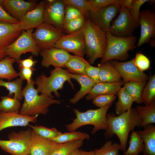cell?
Returning a JSON list of instances; mask_svg holds the SVG:
<instances>
[{
    "label": "cell",
    "mask_w": 155,
    "mask_h": 155,
    "mask_svg": "<svg viewBox=\"0 0 155 155\" xmlns=\"http://www.w3.org/2000/svg\"><path fill=\"white\" fill-rule=\"evenodd\" d=\"M106 117L108 128L104 134L105 138L108 139L116 135L120 141V150L125 151L130 132L141 127L142 120L135 108L131 107L118 116L114 113L106 114Z\"/></svg>",
    "instance_id": "6da1fadb"
},
{
    "label": "cell",
    "mask_w": 155,
    "mask_h": 155,
    "mask_svg": "<svg viewBox=\"0 0 155 155\" xmlns=\"http://www.w3.org/2000/svg\"><path fill=\"white\" fill-rule=\"evenodd\" d=\"M34 84L32 79L27 82L22 90L24 100L19 111L21 114L30 116L46 115L48 112L49 106L61 103L60 100L51 98L45 94L39 95L37 90L34 87Z\"/></svg>",
    "instance_id": "7a4b0ae2"
},
{
    "label": "cell",
    "mask_w": 155,
    "mask_h": 155,
    "mask_svg": "<svg viewBox=\"0 0 155 155\" xmlns=\"http://www.w3.org/2000/svg\"><path fill=\"white\" fill-rule=\"evenodd\" d=\"M83 30L85 53L88 62L92 65L97 59L102 58L104 55L107 45L105 32L89 19H86Z\"/></svg>",
    "instance_id": "3957f363"
},
{
    "label": "cell",
    "mask_w": 155,
    "mask_h": 155,
    "mask_svg": "<svg viewBox=\"0 0 155 155\" xmlns=\"http://www.w3.org/2000/svg\"><path fill=\"white\" fill-rule=\"evenodd\" d=\"M112 104L97 109L88 110L84 112H81L77 109H74L76 117L71 123L65 125L66 129L71 132L84 125H91L94 126L91 132L92 135L100 129L106 130L108 128L106 113Z\"/></svg>",
    "instance_id": "277c9868"
},
{
    "label": "cell",
    "mask_w": 155,
    "mask_h": 155,
    "mask_svg": "<svg viewBox=\"0 0 155 155\" xmlns=\"http://www.w3.org/2000/svg\"><path fill=\"white\" fill-rule=\"evenodd\" d=\"M50 75L47 77L44 73L39 75L35 79L34 83L37 86L38 92L45 94L50 98H53L51 93H54L55 96L59 97L58 90L62 89L65 82H67L73 89L74 85L71 81L70 73L62 68L55 67L50 72Z\"/></svg>",
    "instance_id": "5b68a950"
},
{
    "label": "cell",
    "mask_w": 155,
    "mask_h": 155,
    "mask_svg": "<svg viewBox=\"0 0 155 155\" xmlns=\"http://www.w3.org/2000/svg\"><path fill=\"white\" fill-rule=\"evenodd\" d=\"M107 40L106 50L100 63L112 60L124 62L129 56L128 52L135 47L136 38L135 36L126 37L114 36L108 31L105 32Z\"/></svg>",
    "instance_id": "8992f818"
},
{
    "label": "cell",
    "mask_w": 155,
    "mask_h": 155,
    "mask_svg": "<svg viewBox=\"0 0 155 155\" xmlns=\"http://www.w3.org/2000/svg\"><path fill=\"white\" fill-rule=\"evenodd\" d=\"M31 129L12 132L8 135V140H0V148L11 155L29 154Z\"/></svg>",
    "instance_id": "52a82bcc"
},
{
    "label": "cell",
    "mask_w": 155,
    "mask_h": 155,
    "mask_svg": "<svg viewBox=\"0 0 155 155\" xmlns=\"http://www.w3.org/2000/svg\"><path fill=\"white\" fill-rule=\"evenodd\" d=\"M33 30H23L21 35L8 47L6 57L14 59L17 62L21 59V55L24 53L30 52L34 56L38 55L41 50L33 38Z\"/></svg>",
    "instance_id": "ba28073f"
},
{
    "label": "cell",
    "mask_w": 155,
    "mask_h": 155,
    "mask_svg": "<svg viewBox=\"0 0 155 155\" xmlns=\"http://www.w3.org/2000/svg\"><path fill=\"white\" fill-rule=\"evenodd\" d=\"M36 28L32 35L41 50L54 47L63 34L62 29L44 22Z\"/></svg>",
    "instance_id": "9c48e42d"
},
{
    "label": "cell",
    "mask_w": 155,
    "mask_h": 155,
    "mask_svg": "<svg viewBox=\"0 0 155 155\" xmlns=\"http://www.w3.org/2000/svg\"><path fill=\"white\" fill-rule=\"evenodd\" d=\"M117 18L112 21L108 32L116 37H126L133 35L139 26L130 15L127 7H121Z\"/></svg>",
    "instance_id": "30bf717a"
},
{
    "label": "cell",
    "mask_w": 155,
    "mask_h": 155,
    "mask_svg": "<svg viewBox=\"0 0 155 155\" xmlns=\"http://www.w3.org/2000/svg\"><path fill=\"white\" fill-rule=\"evenodd\" d=\"M54 47L63 49L74 55L83 57L86 51V45L83 28L74 32L63 34Z\"/></svg>",
    "instance_id": "8fae6325"
},
{
    "label": "cell",
    "mask_w": 155,
    "mask_h": 155,
    "mask_svg": "<svg viewBox=\"0 0 155 155\" xmlns=\"http://www.w3.org/2000/svg\"><path fill=\"white\" fill-rule=\"evenodd\" d=\"M109 61L123 79V84L130 81H146L149 78L148 75L140 71L135 65L134 58L129 61L124 62L115 60Z\"/></svg>",
    "instance_id": "7c38bea8"
},
{
    "label": "cell",
    "mask_w": 155,
    "mask_h": 155,
    "mask_svg": "<svg viewBox=\"0 0 155 155\" xmlns=\"http://www.w3.org/2000/svg\"><path fill=\"white\" fill-rule=\"evenodd\" d=\"M23 30L20 22L14 24L0 21V61L6 57L8 47L21 35Z\"/></svg>",
    "instance_id": "4fadbf2b"
},
{
    "label": "cell",
    "mask_w": 155,
    "mask_h": 155,
    "mask_svg": "<svg viewBox=\"0 0 155 155\" xmlns=\"http://www.w3.org/2000/svg\"><path fill=\"white\" fill-rule=\"evenodd\" d=\"M140 33L136 46L155 40V13L151 9L143 10L139 14Z\"/></svg>",
    "instance_id": "5bb4252c"
},
{
    "label": "cell",
    "mask_w": 155,
    "mask_h": 155,
    "mask_svg": "<svg viewBox=\"0 0 155 155\" xmlns=\"http://www.w3.org/2000/svg\"><path fill=\"white\" fill-rule=\"evenodd\" d=\"M65 7L63 0L46 1L44 22L63 30Z\"/></svg>",
    "instance_id": "9a60e30c"
},
{
    "label": "cell",
    "mask_w": 155,
    "mask_h": 155,
    "mask_svg": "<svg viewBox=\"0 0 155 155\" xmlns=\"http://www.w3.org/2000/svg\"><path fill=\"white\" fill-rule=\"evenodd\" d=\"M121 7L111 4L93 13H89V19L105 32L108 31L113 19L119 13Z\"/></svg>",
    "instance_id": "2e32d148"
},
{
    "label": "cell",
    "mask_w": 155,
    "mask_h": 155,
    "mask_svg": "<svg viewBox=\"0 0 155 155\" xmlns=\"http://www.w3.org/2000/svg\"><path fill=\"white\" fill-rule=\"evenodd\" d=\"M41 65L46 68L52 65L55 67H65V65L71 55L66 51L55 47L42 50Z\"/></svg>",
    "instance_id": "e0dca14e"
},
{
    "label": "cell",
    "mask_w": 155,
    "mask_h": 155,
    "mask_svg": "<svg viewBox=\"0 0 155 155\" xmlns=\"http://www.w3.org/2000/svg\"><path fill=\"white\" fill-rule=\"evenodd\" d=\"M38 115L30 116L19 113H5L0 111V132L7 128L26 126L30 123H35Z\"/></svg>",
    "instance_id": "ac0fdd59"
},
{
    "label": "cell",
    "mask_w": 155,
    "mask_h": 155,
    "mask_svg": "<svg viewBox=\"0 0 155 155\" xmlns=\"http://www.w3.org/2000/svg\"><path fill=\"white\" fill-rule=\"evenodd\" d=\"M38 3L36 1L22 0H4L2 7L11 17L20 22L29 11L34 8Z\"/></svg>",
    "instance_id": "d6986e66"
},
{
    "label": "cell",
    "mask_w": 155,
    "mask_h": 155,
    "mask_svg": "<svg viewBox=\"0 0 155 155\" xmlns=\"http://www.w3.org/2000/svg\"><path fill=\"white\" fill-rule=\"evenodd\" d=\"M45 7L46 1H40L24 16L20 22L23 30L36 28L44 22Z\"/></svg>",
    "instance_id": "ffe728a7"
},
{
    "label": "cell",
    "mask_w": 155,
    "mask_h": 155,
    "mask_svg": "<svg viewBox=\"0 0 155 155\" xmlns=\"http://www.w3.org/2000/svg\"><path fill=\"white\" fill-rule=\"evenodd\" d=\"M57 143L42 137L31 129L30 144V155H50Z\"/></svg>",
    "instance_id": "44dd1931"
},
{
    "label": "cell",
    "mask_w": 155,
    "mask_h": 155,
    "mask_svg": "<svg viewBox=\"0 0 155 155\" xmlns=\"http://www.w3.org/2000/svg\"><path fill=\"white\" fill-rule=\"evenodd\" d=\"M123 84L122 81L113 83L104 82L96 83L86 96V99L87 100H90L100 95L117 94Z\"/></svg>",
    "instance_id": "7402d4cb"
},
{
    "label": "cell",
    "mask_w": 155,
    "mask_h": 155,
    "mask_svg": "<svg viewBox=\"0 0 155 155\" xmlns=\"http://www.w3.org/2000/svg\"><path fill=\"white\" fill-rule=\"evenodd\" d=\"M143 127V130L136 131L144 143L143 155H155V126L150 124Z\"/></svg>",
    "instance_id": "603a6c76"
},
{
    "label": "cell",
    "mask_w": 155,
    "mask_h": 155,
    "mask_svg": "<svg viewBox=\"0 0 155 155\" xmlns=\"http://www.w3.org/2000/svg\"><path fill=\"white\" fill-rule=\"evenodd\" d=\"M71 79L75 80L80 85V89L69 100V102L73 104L77 102L86 95L88 94L96 83L85 75L73 74L70 73Z\"/></svg>",
    "instance_id": "cb8c5ba5"
},
{
    "label": "cell",
    "mask_w": 155,
    "mask_h": 155,
    "mask_svg": "<svg viewBox=\"0 0 155 155\" xmlns=\"http://www.w3.org/2000/svg\"><path fill=\"white\" fill-rule=\"evenodd\" d=\"M98 67L99 68L100 82L113 83L122 81L119 73L110 61L99 63Z\"/></svg>",
    "instance_id": "d4e9b609"
},
{
    "label": "cell",
    "mask_w": 155,
    "mask_h": 155,
    "mask_svg": "<svg viewBox=\"0 0 155 155\" xmlns=\"http://www.w3.org/2000/svg\"><path fill=\"white\" fill-rule=\"evenodd\" d=\"M90 64L83 57L71 55L66 63L65 67L71 73L85 75V69Z\"/></svg>",
    "instance_id": "484cf974"
},
{
    "label": "cell",
    "mask_w": 155,
    "mask_h": 155,
    "mask_svg": "<svg viewBox=\"0 0 155 155\" xmlns=\"http://www.w3.org/2000/svg\"><path fill=\"white\" fill-rule=\"evenodd\" d=\"M117 95L118 97V100L116 103L115 111L116 114L119 115L131 108L134 101L132 97L123 87L120 88Z\"/></svg>",
    "instance_id": "4316f807"
},
{
    "label": "cell",
    "mask_w": 155,
    "mask_h": 155,
    "mask_svg": "<svg viewBox=\"0 0 155 155\" xmlns=\"http://www.w3.org/2000/svg\"><path fill=\"white\" fill-rule=\"evenodd\" d=\"M135 109L142 120L141 127L155 123V101L144 106H137Z\"/></svg>",
    "instance_id": "83f0119b"
},
{
    "label": "cell",
    "mask_w": 155,
    "mask_h": 155,
    "mask_svg": "<svg viewBox=\"0 0 155 155\" xmlns=\"http://www.w3.org/2000/svg\"><path fill=\"white\" fill-rule=\"evenodd\" d=\"M15 62L14 59L7 57L0 61V79L10 81L19 76L13 66Z\"/></svg>",
    "instance_id": "f1b7e54d"
},
{
    "label": "cell",
    "mask_w": 155,
    "mask_h": 155,
    "mask_svg": "<svg viewBox=\"0 0 155 155\" xmlns=\"http://www.w3.org/2000/svg\"><path fill=\"white\" fill-rule=\"evenodd\" d=\"M129 144L128 149L123 152V155H139L144 150L143 141L136 131H132Z\"/></svg>",
    "instance_id": "f546056e"
},
{
    "label": "cell",
    "mask_w": 155,
    "mask_h": 155,
    "mask_svg": "<svg viewBox=\"0 0 155 155\" xmlns=\"http://www.w3.org/2000/svg\"><path fill=\"white\" fill-rule=\"evenodd\" d=\"M23 81L20 78L16 79L11 81H5L0 79V86L6 88L9 92L8 96L15 98L20 100L23 98L22 94V88Z\"/></svg>",
    "instance_id": "4dcf8cb0"
},
{
    "label": "cell",
    "mask_w": 155,
    "mask_h": 155,
    "mask_svg": "<svg viewBox=\"0 0 155 155\" xmlns=\"http://www.w3.org/2000/svg\"><path fill=\"white\" fill-rule=\"evenodd\" d=\"M83 143V140H79L63 143H57L50 155H69L71 152L79 149Z\"/></svg>",
    "instance_id": "1f68e13d"
},
{
    "label": "cell",
    "mask_w": 155,
    "mask_h": 155,
    "mask_svg": "<svg viewBox=\"0 0 155 155\" xmlns=\"http://www.w3.org/2000/svg\"><path fill=\"white\" fill-rule=\"evenodd\" d=\"M146 81H130L123 84V87L132 97L134 102L137 104L142 103L141 96Z\"/></svg>",
    "instance_id": "d6a6232c"
},
{
    "label": "cell",
    "mask_w": 155,
    "mask_h": 155,
    "mask_svg": "<svg viewBox=\"0 0 155 155\" xmlns=\"http://www.w3.org/2000/svg\"><path fill=\"white\" fill-rule=\"evenodd\" d=\"M142 102L148 105L155 101V74L150 75L142 92Z\"/></svg>",
    "instance_id": "836d02e7"
},
{
    "label": "cell",
    "mask_w": 155,
    "mask_h": 155,
    "mask_svg": "<svg viewBox=\"0 0 155 155\" xmlns=\"http://www.w3.org/2000/svg\"><path fill=\"white\" fill-rule=\"evenodd\" d=\"M90 139L89 135L86 133L74 131L62 133L51 140L57 143L61 144L77 140H89Z\"/></svg>",
    "instance_id": "e575fe53"
},
{
    "label": "cell",
    "mask_w": 155,
    "mask_h": 155,
    "mask_svg": "<svg viewBox=\"0 0 155 155\" xmlns=\"http://www.w3.org/2000/svg\"><path fill=\"white\" fill-rule=\"evenodd\" d=\"M0 111L5 113H19L21 108L20 100L8 96L0 97Z\"/></svg>",
    "instance_id": "d590c367"
},
{
    "label": "cell",
    "mask_w": 155,
    "mask_h": 155,
    "mask_svg": "<svg viewBox=\"0 0 155 155\" xmlns=\"http://www.w3.org/2000/svg\"><path fill=\"white\" fill-rule=\"evenodd\" d=\"M28 126L36 134L42 137L51 140L61 135L62 133L54 127L48 128L42 126Z\"/></svg>",
    "instance_id": "8d00e7d4"
},
{
    "label": "cell",
    "mask_w": 155,
    "mask_h": 155,
    "mask_svg": "<svg viewBox=\"0 0 155 155\" xmlns=\"http://www.w3.org/2000/svg\"><path fill=\"white\" fill-rule=\"evenodd\" d=\"M113 142L112 140L107 141L100 148L95 149L94 155H118L119 144Z\"/></svg>",
    "instance_id": "74e56055"
},
{
    "label": "cell",
    "mask_w": 155,
    "mask_h": 155,
    "mask_svg": "<svg viewBox=\"0 0 155 155\" xmlns=\"http://www.w3.org/2000/svg\"><path fill=\"white\" fill-rule=\"evenodd\" d=\"M87 1L89 13H93L111 4L115 5L121 7L123 0H87Z\"/></svg>",
    "instance_id": "f35d334b"
},
{
    "label": "cell",
    "mask_w": 155,
    "mask_h": 155,
    "mask_svg": "<svg viewBox=\"0 0 155 155\" xmlns=\"http://www.w3.org/2000/svg\"><path fill=\"white\" fill-rule=\"evenodd\" d=\"M86 19L84 16L71 20L64 24L63 30L67 34H71L82 29L85 24Z\"/></svg>",
    "instance_id": "ab89813d"
},
{
    "label": "cell",
    "mask_w": 155,
    "mask_h": 155,
    "mask_svg": "<svg viewBox=\"0 0 155 155\" xmlns=\"http://www.w3.org/2000/svg\"><path fill=\"white\" fill-rule=\"evenodd\" d=\"M150 0H132L131 5L128 8L129 13L134 21L139 27L140 22L139 14L141 6Z\"/></svg>",
    "instance_id": "60d3db41"
},
{
    "label": "cell",
    "mask_w": 155,
    "mask_h": 155,
    "mask_svg": "<svg viewBox=\"0 0 155 155\" xmlns=\"http://www.w3.org/2000/svg\"><path fill=\"white\" fill-rule=\"evenodd\" d=\"M65 4L71 5L79 10L86 19H89L87 0H63Z\"/></svg>",
    "instance_id": "b9f144b4"
},
{
    "label": "cell",
    "mask_w": 155,
    "mask_h": 155,
    "mask_svg": "<svg viewBox=\"0 0 155 155\" xmlns=\"http://www.w3.org/2000/svg\"><path fill=\"white\" fill-rule=\"evenodd\" d=\"M134 62L135 65L141 71H143L148 69L150 66V61L148 57L140 52L137 53Z\"/></svg>",
    "instance_id": "7bdbcfd3"
},
{
    "label": "cell",
    "mask_w": 155,
    "mask_h": 155,
    "mask_svg": "<svg viewBox=\"0 0 155 155\" xmlns=\"http://www.w3.org/2000/svg\"><path fill=\"white\" fill-rule=\"evenodd\" d=\"M116 98V96L114 94L100 95L94 98L92 102L95 105L100 108L112 104Z\"/></svg>",
    "instance_id": "ee69618b"
},
{
    "label": "cell",
    "mask_w": 155,
    "mask_h": 155,
    "mask_svg": "<svg viewBox=\"0 0 155 155\" xmlns=\"http://www.w3.org/2000/svg\"><path fill=\"white\" fill-rule=\"evenodd\" d=\"M82 16H83L80 11L75 7L71 5L66 4L64 24L71 20Z\"/></svg>",
    "instance_id": "f6af8a7d"
},
{
    "label": "cell",
    "mask_w": 155,
    "mask_h": 155,
    "mask_svg": "<svg viewBox=\"0 0 155 155\" xmlns=\"http://www.w3.org/2000/svg\"><path fill=\"white\" fill-rule=\"evenodd\" d=\"M85 75L89 77L96 83L100 82L99 80V68L90 64L87 66L84 70Z\"/></svg>",
    "instance_id": "bcb514c9"
},
{
    "label": "cell",
    "mask_w": 155,
    "mask_h": 155,
    "mask_svg": "<svg viewBox=\"0 0 155 155\" xmlns=\"http://www.w3.org/2000/svg\"><path fill=\"white\" fill-rule=\"evenodd\" d=\"M19 71L18 73L20 78L23 81L26 80L27 82H30L32 79V74L36 70L34 67L31 68L19 67Z\"/></svg>",
    "instance_id": "7dc6e473"
},
{
    "label": "cell",
    "mask_w": 155,
    "mask_h": 155,
    "mask_svg": "<svg viewBox=\"0 0 155 155\" xmlns=\"http://www.w3.org/2000/svg\"><path fill=\"white\" fill-rule=\"evenodd\" d=\"M37 61L33 59V57L30 56L28 58L24 59H20L17 63L19 67L31 68L34 67L37 63Z\"/></svg>",
    "instance_id": "c3c4849f"
},
{
    "label": "cell",
    "mask_w": 155,
    "mask_h": 155,
    "mask_svg": "<svg viewBox=\"0 0 155 155\" xmlns=\"http://www.w3.org/2000/svg\"><path fill=\"white\" fill-rule=\"evenodd\" d=\"M0 21L14 24L18 23L20 22L10 15L3 7L0 5Z\"/></svg>",
    "instance_id": "681fc988"
},
{
    "label": "cell",
    "mask_w": 155,
    "mask_h": 155,
    "mask_svg": "<svg viewBox=\"0 0 155 155\" xmlns=\"http://www.w3.org/2000/svg\"><path fill=\"white\" fill-rule=\"evenodd\" d=\"M94 150L86 151L79 150L78 155H94Z\"/></svg>",
    "instance_id": "f907efd6"
},
{
    "label": "cell",
    "mask_w": 155,
    "mask_h": 155,
    "mask_svg": "<svg viewBox=\"0 0 155 155\" xmlns=\"http://www.w3.org/2000/svg\"><path fill=\"white\" fill-rule=\"evenodd\" d=\"M79 150V149H76L71 152L69 155H78Z\"/></svg>",
    "instance_id": "816d5d0a"
},
{
    "label": "cell",
    "mask_w": 155,
    "mask_h": 155,
    "mask_svg": "<svg viewBox=\"0 0 155 155\" xmlns=\"http://www.w3.org/2000/svg\"><path fill=\"white\" fill-rule=\"evenodd\" d=\"M3 1L4 0H0V5L2 7Z\"/></svg>",
    "instance_id": "f5cc1de1"
},
{
    "label": "cell",
    "mask_w": 155,
    "mask_h": 155,
    "mask_svg": "<svg viewBox=\"0 0 155 155\" xmlns=\"http://www.w3.org/2000/svg\"><path fill=\"white\" fill-rule=\"evenodd\" d=\"M28 155H30V154H28Z\"/></svg>",
    "instance_id": "db71d44e"
}]
</instances>
